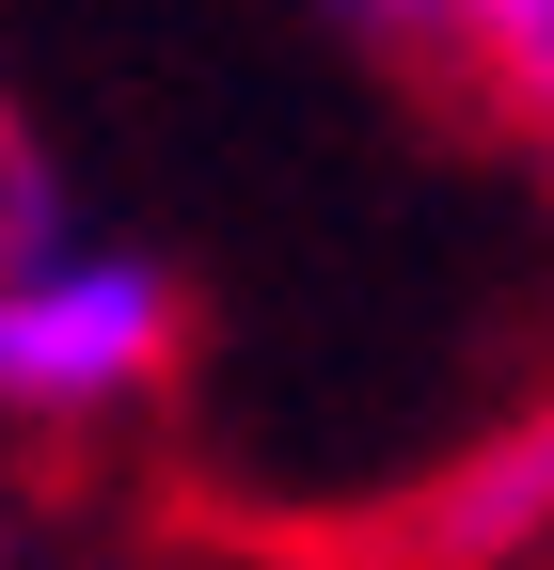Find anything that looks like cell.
Returning a JSON list of instances; mask_svg holds the SVG:
<instances>
[{"mask_svg": "<svg viewBox=\"0 0 554 570\" xmlns=\"http://www.w3.org/2000/svg\"><path fill=\"white\" fill-rule=\"evenodd\" d=\"M444 63L475 96H492L538 159H554V0H459V32H444Z\"/></svg>", "mask_w": 554, "mask_h": 570, "instance_id": "obj_2", "label": "cell"}, {"mask_svg": "<svg viewBox=\"0 0 554 570\" xmlns=\"http://www.w3.org/2000/svg\"><path fill=\"white\" fill-rule=\"evenodd\" d=\"M175 365V269L80 223L32 142H0V412L17 428H80L111 396H144Z\"/></svg>", "mask_w": 554, "mask_h": 570, "instance_id": "obj_1", "label": "cell"}, {"mask_svg": "<svg viewBox=\"0 0 554 570\" xmlns=\"http://www.w3.org/2000/svg\"><path fill=\"white\" fill-rule=\"evenodd\" d=\"M333 32H365V48H396V63H444V32H459V0H317Z\"/></svg>", "mask_w": 554, "mask_h": 570, "instance_id": "obj_3", "label": "cell"}]
</instances>
